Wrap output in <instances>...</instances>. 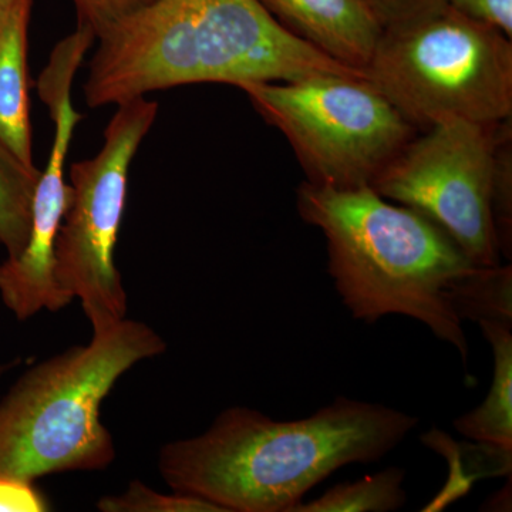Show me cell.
Masks as SVG:
<instances>
[{
  "label": "cell",
  "mask_w": 512,
  "mask_h": 512,
  "mask_svg": "<svg viewBox=\"0 0 512 512\" xmlns=\"http://www.w3.org/2000/svg\"><path fill=\"white\" fill-rule=\"evenodd\" d=\"M365 73L419 131L451 120H511L510 37L443 0L384 25Z\"/></svg>",
  "instance_id": "5b68a950"
},
{
  "label": "cell",
  "mask_w": 512,
  "mask_h": 512,
  "mask_svg": "<svg viewBox=\"0 0 512 512\" xmlns=\"http://www.w3.org/2000/svg\"><path fill=\"white\" fill-rule=\"evenodd\" d=\"M239 89L284 134L308 183L319 187H372L419 131L366 76L323 74Z\"/></svg>",
  "instance_id": "8992f818"
},
{
  "label": "cell",
  "mask_w": 512,
  "mask_h": 512,
  "mask_svg": "<svg viewBox=\"0 0 512 512\" xmlns=\"http://www.w3.org/2000/svg\"><path fill=\"white\" fill-rule=\"evenodd\" d=\"M96 507L101 512H225L197 495L161 494L143 481H131L123 493L104 495Z\"/></svg>",
  "instance_id": "2e32d148"
},
{
  "label": "cell",
  "mask_w": 512,
  "mask_h": 512,
  "mask_svg": "<svg viewBox=\"0 0 512 512\" xmlns=\"http://www.w3.org/2000/svg\"><path fill=\"white\" fill-rule=\"evenodd\" d=\"M406 471L389 467L375 476L355 483H342L329 488L322 497L299 503L291 512H390L406 504L403 488Z\"/></svg>",
  "instance_id": "9a60e30c"
},
{
  "label": "cell",
  "mask_w": 512,
  "mask_h": 512,
  "mask_svg": "<svg viewBox=\"0 0 512 512\" xmlns=\"http://www.w3.org/2000/svg\"><path fill=\"white\" fill-rule=\"evenodd\" d=\"M52 510L35 481L0 473V512H45Z\"/></svg>",
  "instance_id": "ac0fdd59"
},
{
  "label": "cell",
  "mask_w": 512,
  "mask_h": 512,
  "mask_svg": "<svg viewBox=\"0 0 512 512\" xmlns=\"http://www.w3.org/2000/svg\"><path fill=\"white\" fill-rule=\"evenodd\" d=\"M365 2L379 16L384 25H387L413 15L437 0H365Z\"/></svg>",
  "instance_id": "ffe728a7"
},
{
  "label": "cell",
  "mask_w": 512,
  "mask_h": 512,
  "mask_svg": "<svg viewBox=\"0 0 512 512\" xmlns=\"http://www.w3.org/2000/svg\"><path fill=\"white\" fill-rule=\"evenodd\" d=\"M448 301L461 320L512 330V268L471 266L448 288Z\"/></svg>",
  "instance_id": "4fadbf2b"
},
{
  "label": "cell",
  "mask_w": 512,
  "mask_h": 512,
  "mask_svg": "<svg viewBox=\"0 0 512 512\" xmlns=\"http://www.w3.org/2000/svg\"><path fill=\"white\" fill-rule=\"evenodd\" d=\"M493 349L494 376L481 406L458 417V433L477 443L512 447V332L494 325H481Z\"/></svg>",
  "instance_id": "7c38bea8"
},
{
  "label": "cell",
  "mask_w": 512,
  "mask_h": 512,
  "mask_svg": "<svg viewBox=\"0 0 512 512\" xmlns=\"http://www.w3.org/2000/svg\"><path fill=\"white\" fill-rule=\"evenodd\" d=\"M417 424L412 414L348 397L293 421L234 406L200 436L161 447L158 471L171 490L225 512H291L339 468L382 460Z\"/></svg>",
  "instance_id": "6da1fadb"
},
{
  "label": "cell",
  "mask_w": 512,
  "mask_h": 512,
  "mask_svg": "<svg viewBox=\"0 0 512 512\" xmlns=\"http://www.w3.org/2000/svg\"><path fill=\"white\" fill-rule=\"evenodd\" d=\"M510 121L451 120L417 131L372 188L437 225L474 266L500 265L493 204Z\"/></svg>",
  "instance_id": "ba28073f"
},
{
  "label": "cell",
  "mask_w": 512,
  "mask_h": 512,
  "mask_svg": "<svg viewBox=\"0 0 512 512\" xmlns=\"http://www.w3.org/2000/svg\"><path fill=\"white\" fill-rule=\"evenodd\" d=\"M39 175L0 140V245L8 258L22 254L28 244Z\"/></svg>",
  "instance_id": "5bb4252c"
},
{
  "label": "cell",
  "mask_w": 512,
  "mask_h": 512,
  "mask_svg": "<svg viewBox=\"0 0 512 512\" xmlns=\"http://www.w3.org/2000/svg\"><path fill=\"white\" fill-rule=\"evenodd\" d=\"M153 2L154 0H73L79 23L89 26L96 40L119 25L121 20Z\"/></svg>",
  "instance_id": "e0dca14e"
},
{
  "label": "cell",
  "mask_w": 512,
  "mask_h": 512,
  "mask_svg": "<svg viewBox=\"0 0 512 512\" xmlns=\"http://www.w3.org/2000/svg\"><path fill=\"white\" fill-rule=\"evenodd\" d=\"M94 42L92 30L77 26L55 47L37 82L40 99L45 101L55 126L52 150L37 180L28 244L22 254L0 264V299L18 320H28L42 311H62L74 301L57 282L55 245L70 201L67 154L74 130L83 120L74 109L72 87Z\"/></svg>",
  "instance_id": "9c48e42d"
},
{
  "label": "cell",
  "mask_w": 512,
  "mask_h": 512,
  "mask_svg": "<svg viewBox=\"0 0 512 512\" xmlns=\"http://www.w3.org/2000/svg\"><path fill=\"white\" fill-rule=\"evenodd\" d=\"M19 0H0V26L8 19L10 12L15 8Z\"/></svg>",
  "instance_id": "7402d4cb"
},
{
  "label": "cell",
  "mask_w": 512,
  "mask_h": 512,
  "mask_svg": "<svg viewBox=\"0 0 512 512\" xmlns=\"http://www.w3.org/2000/svg\"><path fill=\"white\" fill-rule=\"evenodd\" d=\"M165 350L160 333L124 318L30 367L0 400V473L36 481L106 470L117 451L101 404L131 367Z\"/></svg>",
  "instance_id": "277c9868"
},
{
  "label": "cell",
  "mask_w": 512,
  "mask_h": 512,
  "mask_svg": "<svg viewBox=\"0 0 512 512\" xmlns=\"http://www.w3.org/2000/svg\"><path fill=\"white\" fill-rule=\"evenodd\" d=\"M33 0H19L0 26V140L33 164L29 97V23Z\"/></svg>",
  "instance_id": "8fae6325"
},
{
  "label": "cell",
  "mask_w": 512,
  "mask_h": 512,
  "mask_svg": "<svg viewBox=\"0 0 512 512\" xmlns=\"http://www.w3.org/2000/svg\"><path fill=\"white\" fill-rule=\"evenodd\" d=\"M16 363H18V360H12V362L0 363V380H2V377L5 376L6 373L9 372V370H12L13 367L16 366Z\"/></svg>",
  "instance_id": "603a6c76"
},
{
  "label": "cell",
  "mask_w": 512,
  "mask_h": 512,
  "mask_svg": "<svg viewBox=\"0 0 512 512\" xmlns=\"http://www.w3.org/2000/svg\"><path fill=\"white\" fill-rule=\"evenodd\" d=\"M508 490H511V483L508 484V488L505 487L504 490H503V494L501 493H498V494H494L495 497L493 498V500H491V503L490 505H488V507H493V508H490V510H497L498 511V507H504L503 510H507V497H505V494H507V491Z\"/></svg>",
  "instance_id": "44dd1931"
},
{
  "label": "cell",
  "mask_w": 512,
  "mask_h": 512,
  "mask_svg": "<svg viewBox=\"0 0 512 512\" xmlns=\"http://www.w3.org/2000/svg\"><path fill=\"white\" fill-rule=\"evenodd\" d=\"M291 35L349 69L365 72L384 23L365 0H259Z\"/></svg>",
  "instance_id": "30bf717a"
},
{
  "label": "cell",
  "mask_w": 512,
  "mask_h": 512,
  "mask_svg": "<svg viewBox=\"0 0 512 512\" xmlns=\"http://www.w3.org/2000/svg\"><path fill=\"white\" fill-rule=\"evenodd\" d=\"M157 101L117 106L99 153L70 167V201L55 245L56 279L79 299L93 333L127 318V292L116 265L128 177L138 148L157 119Z\"/></svg>",
  "instance_id": "52a82bcc"
},
{
  "label": "cell",
  "mask_w": 512,
  "mask_h": 512,
  "mask_svg": "<svg viewBox=\"0 0 512 512\" xmlns=\"http://www.w3.org/2000/svg\"><path fill=\"white\" fill-rule=\"evenodd\" d=\"M466 18L512 39V0H443Z\"/></svg>",
  "instance_id": "d6986e66"
},
{
  "label": "cell",
  "mask_w": 512,
  "mask_h": 512,
  "mask_svg": "<svg viewBox=\"0 0 512 512\" xmlns=\"http://www.w3.org/2000/svg\"><path fill=\"white\" fill-rule=\"evenodd\" d=\"M96 42L84 84L92 109L185 84L366 76L291 35L259 0H154Z\"/></svg>",
  "instance_id": "7a4b0ae2"
},
{
  "label": "cell",
  "mask_w": 512,
  "mask_h": 512,
  "mask_svg": "<svg viewBox=\"0 0 512 512\" xmlns=\"http://www.w3.org/2000/svg\"><path fill=\"white\" fill-rule=\"evenodd\" d=\"M298 212L328 242V272L353 318L373 325L389 315L419 320L466 362L468 343L448 288L471 266L433 222L372 187L335 190L303 183Z\"/></svg>",
  "instance_id": "3957f363"
}]
</instances>
